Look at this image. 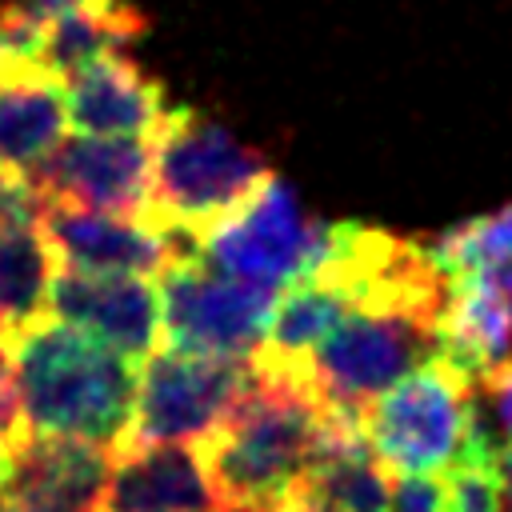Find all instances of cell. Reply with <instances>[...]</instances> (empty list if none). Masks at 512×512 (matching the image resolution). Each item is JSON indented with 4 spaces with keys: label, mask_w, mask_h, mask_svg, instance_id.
Segmentation results:
<instances>
[{
    "label": "cell",
    "mask_w": 512,
    "mask_h": 512,
    "mask_svg": "<svg viewBox=\"0 0 512 512\" xmlns=\"http://www.w3.org/2000/svg\"><path fill=\"white\" fill-rule=\"evenodd\" d=\"M68 120L84 136H156L168 120L164 84L152 80L136 60L112 52L88 68H80L68 84Z\"/></svg>",
    "instance_id": "cell-15"
},
{
    "label": "cell",
    "mask_w": 512,
    "mask_h": 512,
    "mask_svg": "<svg viewBox=\"0 0 512 512\" xmlns=\"http://www.w3.org/2000/svg\"><path fill=\"white\" fill-rule=\"evenodd\" d=\"M40 228L60 268L100 276H164L176 260L196 256L188 236L156 228L144 216H112L76 204H44Z\"/></svg>",
    "instance_id": "cell-9"
},
{
    "label": "cell",
    "mask_w": 512,
    "mask_h": 512,
    "mask_svg": "<svg viewBox=\"0 0 512 512\" xmlns=\"http://www.w3.org/2000/svg\"><path fill=\"white\" fill-rule=\"evenodd\" d=\"M280 512H304V508H300V504H288V508H280Z\"/></svg>",
    "instance_id": "cell-28"
},
{
    "label": "cell",
    "mask_w": 512,
    "mask_h": 512,
    "mask_svg": "<svg viewBox=\"0 0 512 512\" xmlns=\"http://www.w3.org/2000/svg\"><path fill=\"white\" fill-rule=\"evenodd\" d=\"M0 512H28V508H20V504H12V500H0Z\"/></svg>",
    "instance_id": "cell-27"
},
{
    "label": "cell",
    "mask_w": 512,
    "mask_h": 512,
    "mask_svg": "<svg viewBox=\"0 0 512 512\" xmlns=\"http://www.w3.org/2000/svg\"><path fill=\"white\" fill-rule=\"evenodd\" d=\"M448 488V512H508L504 500V444L496 432L484 428L476 412V428L456 456V464L444 472Z\"/></svg>",
    "instance_id": "cell-19"
},
{
    "label": "cell",
    "mask_w": 512,
    "mask_h": 512,
    "mask_svg": "<svg viewBox=\"0 0 512 512\" xmlns=\"http://www.w3.org/2000/svg\"><path fill=\"white\" fill-rule=\"evenodd\" d=\"M472 376L436 352L364 412V440L392 476H440L476 428Z\"/></svg>",
    "instance_id": "cell-5"
},
{
    "label": "cell",
    "mask_w": 512,
    "mask_h": 512,
    "mask_svg": "<svg viewBox=\"0 0 512 512\" xmlns=\"http://www.w3.org/2000/svg\"><path fill=\"white\" fill-rule=\"evenodd\" d=\"M144 32H148V20L128 0H116V4H104V8H88V12H72V16L52 20L40 32L32 64L40 72L56 76L60 84H68L80 68L128 48Z\"/></svg>",
    "instance_id": "cell-17"
},
{
    "label": "cell",
    "mask_w": 512,
    "mask_h": 512,
    "mask_svg": "<svg viewBox=\"0 0 512 512\" xmlns=\"http://www.w3.org/2000/svg\"><path fill=\"white\" fill-rule=\"evenodd\" d=\"M440 352V316L416 308L364 304L352 308L292 372V384L312 388L332 412L364 424L376 396Z\"/></svg>",
    "instance_id": "cell-4"
},
{
    "label": "cell",
    "mask_w": 512,
    "mask_h": 512,
    "mask_svg": "<svg viewBox=\"0 0 512 512\" xmlns=\"http://www.w3.org/2000/svg\"><path fill=\"white\" fill-rule=\"evenodd\" d=\"M276 172L268 160L240 144L228 128L196 108H172L152 136V196L148 220L192 244L252 200Z\"/></svg>",
    "instance_id": "cell-3"
},
{
    "label": "cell",
    "mask_w": 512,
    "mask_h": 512,
    "mask_svg": "<svg viewBox=\"0 0 512 512\" xmlns=\"http://www.w3.org/2000/svg\"><path fill=\"white\" fill-rule=\"evenodd\" d=\"M28 180L44 204H76L148 220L152 148L140 136H76L36 164Z\"/></svg>",
    "instance_id": "cell-10"
},
{
    "label": "cell",
    "mask_w": 512,
    "mask_h": 512,
    "mask_svg": "<svg viewBox=\"0 0 512 512\" xmlns=\"http://www.w3.org/2000/svg\"><path fill=\"white\" fill-rule=\"evenodd\" d=\"M56 256L40 220L0 228V340L12 344L20 332L52 312Z\"/></svg>",
    "instance_id": "cell-18"
},
{
    "label": "cell",
    "mask_w": 512,
    "mask_h": 512,
    "mask_svg": "<svg viewBox=\"0 0 512 512\" xmlns=\"http://www.w3.org/2000/svg\"><path fill=\"white\" fill-rule=\"evenodd\" d=\"M44 212V196L32 188L28 176L0 168V228L8 224H32Z\"/></svg>",
    "instance_id": "cell-21"
},
{
    "label": "cell",
    "mask_w": 512,
    "mask_h": 512,
    "mask_svg": "<svg viewBox=\"0 0 512 512\" xmlns=\"http://www.w3.org/2000/svg\"><path fill=\"white\" fill-rule=\"evenodd\" d=\"M488 396V408H492V424H496V436L504 448H512V360L480 388Z\"/></svg>",
    "instance_id": "cell-23"
},
{
    "label": "cell",
    "mask_w": 512,
    "mask_h": 512,
    "mask_svg": "<svg viewBox=\"0 0 512 512\" xmlns=\"http://www.w3.org/2000/svg\"><path fill=\"white\" fill-rule=\"evenodd\" d=\"M12 364H8V344L0 340V388H12Z\"/></svg>",
    "instance_id": "cell-24"
},
{
    "label": "cell",
    "mask_w": 512,
    "mask_h": 512,
    "mask_svg": "<svg viewBox=\"0 0 512 512\" xmlns=\"http://www.w3.org/2000/svg\"><path fill=\"white\" fill-rule=\"evenodd\" d=\"M164 344L200 356H252L276 316L280 288L212 268L200 256L176 260L160 276Z\"/></svg>",
    "instance_id": "cell-8"
},
{
    "label": "cell",
    "mask_w": 512,
    "mask_h": 512,
    "mask_svg": "<svg viewBox=\"0 0 512 512\" xmlns=\"http://www.w3.org/2000/svg\"><path fill=\"white\" fill-rule=\"evenodd\" d=\"M12 380L32 436H72L124 448L140 368L68 320H40L12 344Z\"/></svg>",
    "instance_id": "cell-2"
},
{
    "label": "cell",
    "mask_w": 512,
    "mask_h": 512,
    "mask_svg": "<svg viewBox=\"0 0 512 512\" xmlns=\"http://www.w3.org/2000/svg\"><path fill=\"white\" fill-rule=\"evenodd\" d=\"M428 252H432V260L440 264V272L448 280L512 264V204L448 228L444 236H436L428 244Z\"/></svg>",
    "instance_id": "cell-20"
},
{
    "label": "cell",
    "mask_w": 512,
    "mask_h": 512,
    "mask_svg": "<svg viewBox=\"0 0 512 512\" xmlns=\"http://www.w3.org/2000/svg\"><path fill=\"white\" fill-rule=\"evenodd\" d=\"M252 384V356L152 352L140 368L136 412L124 448L136 444H204ZM120 448V452H124Z\"/></svg>",
    "instance_id": "cell-7"
},
{
    "label": "cell",
    "mask_w": 512,
    "mask_h": 512,
    "mask_svg": "<svg viewBox=\"0 0 512 512\" xmlns=\"http://www.w3.org/2000/svg\"><path fill=\"white\" fill-rule=\"evenodd\" d=\"M52 316L84 328L100 344L148 360L164 340L160 288L148 276H100L60 268L52 280Z\"/></svg>",
    "instance_id": "cell-11"
},
{
    "label": "cell",
    "mask_w": 512,
    "mask_h": 512,
    "mask_svg": "<svg viewBox=\"0 0 512 512\" xmlns=\"http://www.w3.org/2000/svg\"><path fill=\"white\" fill-rule=\"evenodd\" d=\"M328 240L332 224L312 220L288 192V184L272 176L252 200H244L196 240V256L228 276L268 288H292L320 268Z\"/></svg>",
    "instance_id": "cell-6"
},
{
    "label": "cell",
    "mask_w": 512,
    "mask_h": 512,
    "mask_svg": "<svg viewBox=\"0 0 512 512\" xmlns=\"http://www.w3.org/2000/svg\"><path fill=\"white\" fill-rule=\"evenodd\" d=\"M4 488H8V452H0V500H4Z\"/></svg>",
    "instance_id": "cell-26"
},
{
    "label": "cell",
    "mask_w": 512,
    "mask_h": 512,
    "mask_svg": "<svg viewBox=\"0 0 512 512\" xmlns=\"http://www.w3.org/2000/svg\"><path fill=\"white\" fill-rule=\"evenodd\" d=\"M392 512H448L440 476H392Z\"/></svg>",
    "instance_id": "cell-22"
},
{
    "label": "cell",
    "mask_w": 512,
    "mask_h": 512,
    "mask_svg": "<svg viewBox=\"0 0 512 512\" xmlns=\"http://www.w3.org/2000/svg\"><path fill=\"white\" fill-rule=\"evenodd\" d=\"M440 352L472 376L476 392L512 360V264L448 280Z\"/></svg>",
    "instance_id": "cell-13"
},
{
    "label": "cell",
    "mask_w": 512,
    "mask_h": 512,
    "mask_svg": "<svg viewBox=\"0 0 512 512\" xmlns=\"http://www.w3.org/2000/svg\"><path fill=\"white\" fill-rule=\"evenodd\" d=\"M336 412L304 384L252 368L228 420L200 444L228 512H280L320 460Z\"/></svg>",
    "instance_id": "cell-1"
},
{
    "label": "cell",
    "mask_w": 512,
    "mask_h": 512,
    "mask_svg": "<svg viewBox=\"0 0 512 512\" xmlns=\"http://www.w3.org/2000/svg\"><path fill=\"white\" fill-rule=\"evenodd\" d=\"M504 500H508V512H512V448H504Z\"/></svg>",
    "instance_id": "cell-25"
},
{
    "label": "cell",
    "mask_w": 512,
    "mask_h": 512,
    "mask_svg": "<svg viewBox=\"0 0 512 512\" xmlns=\"http://www.w3.org/2000/svg\"><path fill=\"white\" fill-rule=\"evenodd\" d=\"M116 452L72 436H32L8 452L4 500L28 512H104Z\"/></svg>",
    "instance_id": "cell-12"
},
{
    "label": "cell",
    "mask_w": 512,
    "mask_h": 512,
    "mask_svg": "<svg viewBox=\"0 0 512 512\" xmlns=\"http://www.w3.org/2000/svg\"><path fill=\"white\" fill-rule=\"evenodd\" d=\"M104 512H228L192 444H136L116 452Z\"/></svg>",
    "instance_id": "cell-14"
},
{
    "label": "cell",
    "mask_w": 512,
    "mask_h": 512,
    "mask_svg": "<svg viewBox=\"0 0 512 512\" xmlns=\"http://www.w3.org/2000/svg\"><path fill=\"white\" fill-rule=\"evenodd\" d=\"M64 84L36 64H0V168L28 176L44 164L68 128Z\"/></svg>",
    "instance_id": "cell-16"
}]
</instances>
